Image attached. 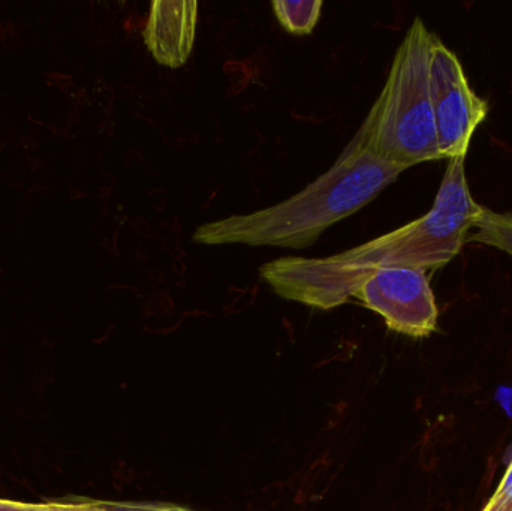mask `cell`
Instances as JSON below:
<instances>
[{
	"instance_id": "6da1fadb",
	"label": "cell",
	"mask_w": 512,
	"mask_h": 511,
	"mask_svg": "<svg viewBox=\"0 0 512 511\" xmlns=\"http://www.w3.org/2000/svg\"><path fill=\"white\" fill-rule=\"evenodd\" d=\"M448 161L435 204L426 215L330 257L268 261L259 269L261 278L282 299L333 309L354 297L376 270L411 267L427 272L447 266L460 254L483 212L469 189L466 156Z\"/></svg>"
},
{
	"instance_id": "7a4b0ae2",
	"label": "cell",
	"mask_w": 512,
	"mask_h": 511,
	"mask_svg": "<svg viewBox=\"0 0 512 511\" xmlns=\"http://www.w3.org/2000/svg\"><path fill=\"white\" fill-rule=\"evenodd\" d=\"M405 168L373 155L357 137L333 167L282 203L246 215L200 225L192 234L197 245L277 246L304 249L328 228L363 209L396 182Z\"/></svg>"
},
{
	"instance_id": "3957f363",
	"label": "cell",
	"mask_w": 512,
	"mask_h": 511,
	"mask_svg": "<svg viewBox=\"0 0 512 511\" xmlns=\"http://www.w3.org/2000/svg\"><path fill=\"white\" fill-rule=\"evenodd\" d=\"M433 36L415 18L397 48L381 95L355 134L364 149L405 170L442 159L430 98Z\"/></svg>"
},
{
	"instance_id": "277c9868",
	"label": "cell",
	"mask_w": 512,
	"mask_h": 511,
	"mask_svg": "<svg viewBox=\"0 0 512 511\" xmlns=\"http://www.w3.org/2000/svg\"><path fill=\"white\" fill-rule=\"evenodd\" d=\"M430 98L442 158L468 155L472 135L489 113V104L469 86L459 57L433 36Z\"/></svg>"
},
{
	"instance_id": "5b68a950",
	"label": "cell",
	"mask_w": 512,
	"mask_h": 511,
	"mask_svg": "<svg viewBox=\"0 0 512 511\" xmlns=\"http://www.w3.org/2000/svg\"><path fill=\"white\" fill-rule=\"evenodd\" d=\"M388 329L411 338H429L438 329V305L427 272L411 267L376 270L354 293Z\"/></svg>"
},
{
	"instance_id": "8992f818",
	"label": "cell",
	"mask_w": 512,
	"mask_h": 511,
	"mask_svg": "<svg viewBox=\"0 0 512 511\" xmlns=\"http://www.w3.org/2000/svg\"><path fill=\"white\" fill-rule=\"evenodd\" d=\"M198 2L156 0L150 6L143 36L159 65L180 68L188 62L197 33Z\"/></svg>"
},
{
	"instance_id": "52a82bcc",
	"label": "cell",
	"mask_w": 512,
	"mask_h": 511,
	"mask_svg": "<svg viewBox=\"0 0 512 511\" xmlns=\"http://www.w3.org/2000/svg\"><path fill=\"white\" fill-rule=\"evenodd\" d=\"M474 228L475 233L468 236V242L492 246L512 258V210L501 213L483 207Z\"/></svg>"
},
{
	"instance_id": "ba28073f",
	"label": "cell",
	"mask_w": 512,
	"mask_h": 511,
	"mask_svg": "<svg viewBox=\"0 0 512 511\" xmlns=\"http://www.w3.org/2000/svg\"><path fill=\"white\" fill-rule=\"evenodd\" d=\"M271 6L280 26L294 35H309L321 17V0H309V2L274 0Z\"/></svg>"
},
{
	"instance_id": "9c48e42d",
	"label": "cell",
	"mask_w": 512,
	"mask_h": 511,
	"mask_svg": "<svg viewBox=\"0 0 512 511\" xmlns=\"http://www.w3.org/2000/svg\"><path fill=\"white\" fill-rule=\"evenodd\" d=\"M0 511H80L75 501L69 503L26 504L0 500Z\"/></svg>"
},
{
	"instance_id": "30bf717a",
	"label": "cell",
	"mask_w": 512,
	"mask_h": 511,
	"mask_svg": "<svg viewBox=\"0 0 512 511\" xmlns=\"http://www.w3.org/2000/svg\"><path fill=\"white\" fill-rule=\"evenodd\" d=\"M492 498L505 501V503H512V461L508 465L507 471H505L504 477H502L501 483H499L498 489H496L495 495Z\"/></svg>"
},
{
	"instance_id": "8fae6325",
	"label": "cell",
	"mask_w": 512,
	"mask_h": 511,
	"mask_svg": "<svg viewBox=\"0 0 512 511\" xmlns=\"http://www.w3.org/2000/svg\"><path fill=\"white\" fill-rule=\"evenodd\" d=\"M483 511H512V503H505V501L490 498L489 503H487V506L484 507Z\"/></svg>"
}]
</instances>
